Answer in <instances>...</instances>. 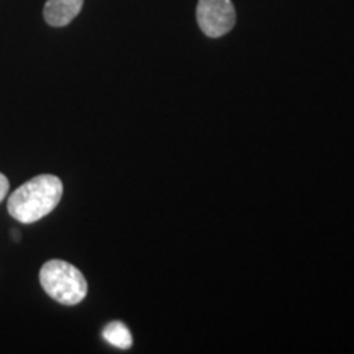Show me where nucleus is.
<instances>
[{
  "label": "nucleus",
  "mask_w": 354,
  "mask_h": 354,
  "mask_svg": "<svg viewBox=\"0 0 354 354\" xmlns=\"http://www.w3.org/2000/svg\"><path fill=\"white\" fill-rule=\"evenodd\" d=\"M63 183L57 176L39 174L10 194L7 210L20 223L30 225L56 209L63 197Z\"/></svg>",
  "instance_id": "nucleus-1"
},
{
  "label": "nucleus",
  "mask_w": 354,
  "mask_h": 354,
  "mask_svg": "<svg viewBox=\"0 0 354 354\" xmlns=\"http://www.w3.org/2000/svg\"><path fill=\"white\" fill-rule=\"evenodd\" d=\"M39 284L43 290L57 304H81L87 295V281L76 266L63 259H51L39 269Z\"/></svg>",
  "instance_id": "nucleus-2"
},
{
  "label": "nucleus",
  "mask_w": 354,
  "mask_h": 354,
  "mask_svg": "<svg viewBox=\"0 0 354 354\" xmlns=\"http://www.w3.org/2000/svg\"><path fill=\"white\" fill-rule=\"evenodd\" d=\"M236 21L232 0H198L197 24L207 37L220 38L227 35Z\"/></svg>",
  "instance_id": "nucleus-3"
},
{
  "label": "nucleus",
  "mask_w": 354,
  "mask_h": 354,
  "mask_svg": "<svg viewBox=\"0 0 354 354\" xmlns=\"http://www.w3.org/2000/svg\"><path fill=\"white\" fill-rule=\"evenodd\" d=\"M84 0H46L43 17L46 24L55 28L69 25L81 13Z\"/></svg>",
  "instance_id": "nucleus-4"
},
{
  "label": "nucleus",
  "mask_w": 354,
  "mask_h": 354,
  "mask_svg": "<svg viewBox=\"0 0 354 354\" xmlns=\"http://www.w3.org/2000/svg\"><path fill=\"white\" fill-rule=\"evenodd\" d=\"M104 339L115 348L127 349L133 344L130 330L122 322H112L104 328Z\"/></svg>",
  "instance_id": "nucleus-5"
},
{
  "label": "nucleus",
  "mask_w": 354,
  "mask_h": 354,
  "mask_svg": "<svg viewBox=\"0 0 354 354\" xmlns=\"http://www.w3.org/2000/svg\"><path fill=\"white\" fill-rule=\"evenodd\" d=\"M8 190H10V183H8L7 176L0 172V202L7 197Z\"/></svg>",
  "instance_id": "nucleus-6"
}]
</instances>
